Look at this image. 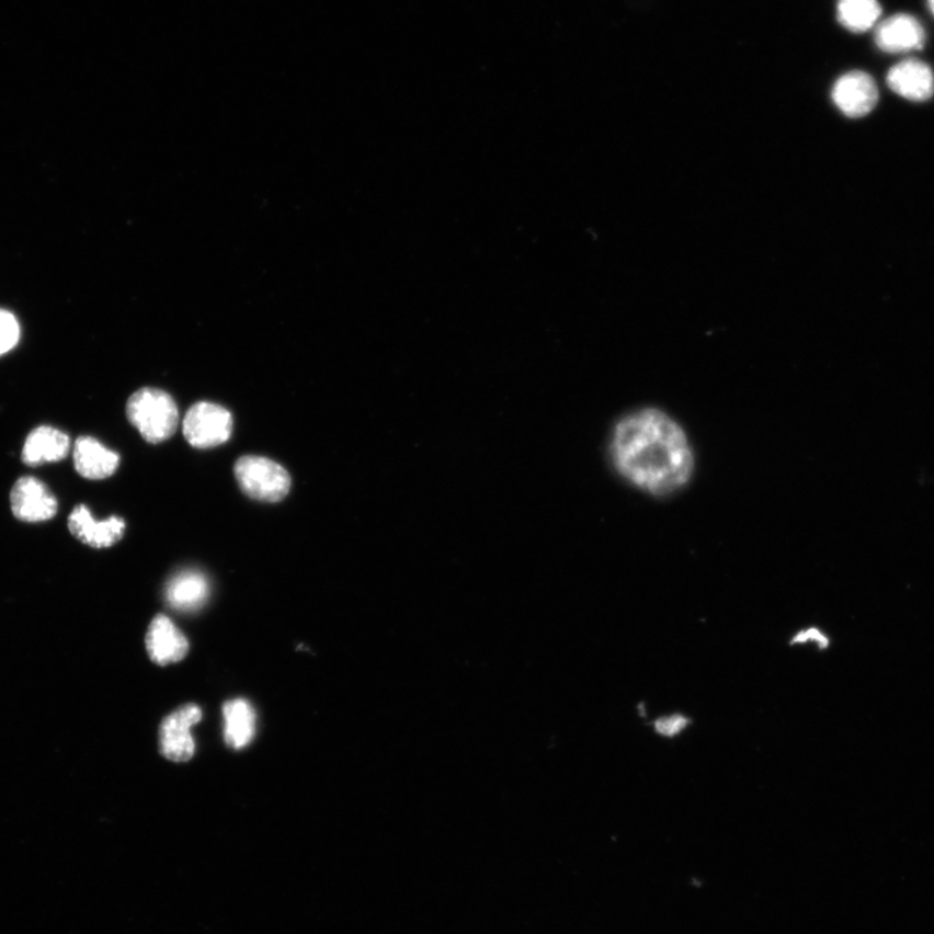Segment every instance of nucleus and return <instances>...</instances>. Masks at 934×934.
Instances as JSON below:
<instances>
[{
	"label": "nucleus",
	"mask_w": 934,
	"mask_h": 934,
	"mask_svg": "<svg viewBox=\"0 0 934 934\" xmlns=\"http://www.w3.org/2000/svg\"><path fill=\"white\" fill-rule=\"evenodd\" d=\"M611 457L623 479L657 498L681 490L695 472L688 436L657 408L636 410L615 424Z\"/></svg>",
	"instance_id": "nucleus-1"
},
{
	"label": "nucleus",
	"mask_w": 934,
	"mask_h": 934,
	"mask_svg": "<svg viewBox=\"0 0 934 934\" xmlns=\"http://www.w3.org/2000/svg\"><path fill=\"white\" fill-rule=\"evenodd\" d=\"M130 421L145 441L160 444L171 438L179 428L180 413L172 396L158 388H141L126 406Z\"/></svg>",
	"instance_id": "nucleus-2"
},
{
	"label": "nucleus",
	"mask_w": 934,
	"mask_h": 934,
	"mask_svg": "<svg viewBox=\"0 0 934 934\" xmlns=\"http://www.w3.org/2000/svg\"><path fill=\"white\" fill-rule=\"evenodd\" d=\"M234 474L240 490L258 501L278 502L287 497L292 488V478L285 467L265 457L239 458L234 466Z\"/></svg>",
	"instance_id": "nucleus-3"
},
{
	"label": "nucleus",
	"mask_w": 934,
	"mask_h": 934,
	"mask_svg": "<svg viewBox=\"0 0 934 934\" xmlns=\"http://www.w3.org/2000/svg\"><path fill=\"white\" fill-rule=\"evenodd\" d=\"M231 433V413L214 402H197L190 408L183 421V435L195 448L218 447L229 441Z\"/></svg>",
	"instance_id": "nucleus-4"
},
{
	"label": "nucleus",
	"mask_w": 934,
	"mask_h": 934,
	"mask_svg": "<svg viewBox=\"0 0 934 934\" xmlns=\"http://www.w3.org/2000/svg\"><path fill=\"white\" fill-rule=\"evenodd\" d=\"M203 713L200 706L187 704L169 714L159 728V749L164 759L182 763L193 759L195 742L191 728L200 724Z\"/></svg>",
	"instance_id": "nucleus-5"
},
{
	"label": "nucleus",
	"mask_w": 934,
	"mask_h": 934,
	"mask_svg": "<svg viewBox=\"0 0 934 934\" xmlns=\"http://www.w3.org/2000/svg\"><path fill=\"white\" fill-rule=\"evenodd\" d=\"M11 509L19 521L38 523L53 520L59 504L44 482L34 477H24L12 488Z\"/></svg>",
	"instance_id": "nucleus-6"
},
{
	"label": "nucleus",
	"mask_w": 934,
	"mask_h": 934,
	"mask_svg": "<svg viewBox=\"0 0 934 934\" xmlns=\"http://www.w3.org/2000/svg\"><path fill=\"white\" fill-rule=\"evenodd\" d=\"M832 99L844 115L863 117L876 107L879 90L872 76L855 70L839 78L832 90Z\"/></svg>",
	"instance_id": "nucleus-7"
},
{
	"label": "nucleus",
	"mask_w": 934,
	"mask_h": 934,
	"mask_svg": "<svg viewBox=\"0 0 934 934\" xmlns=\"http://www.w3.org/2000/svg\"><path fill=\"white\" fill-rule=\"evenodd\" d=\"M68 527L77 540L91 548L104 549L123 539L126 523L116 515L105 521H96L87 505H77L69 515Z\"/></svg>",
	"instance_id": "nucleus-8"
},
{
	"label": "nucleus",
	"mask_w": 934,
	"mask_h": 934,
	"mask_svg": "<svg viewBox=\"0 0 934 934\" xmlns=\"http://www.w3.org/2000/svg\"><path fill=\"white\" fill-rule=\"evenodd\" d=\"M146 648L159 667L181 662L189 653V640L167 615H156L146 635Z\"/></svg>",
	"instance_id": "nucleus-9"
},
{
	"label": "nucleus",
	"mask_w": 934,
	"mask_h": 934,
	"mask_svg": "<svg viewBox=\"0 0 934 934\" xmlns=\"http://www.w3.org/2000/svg\"><path fill=\"white\" fill-rule=\"evenodd\" d=\"M875 42L890 54L915 52L924 47L925 31L914 16L898 13L877 25Z\"/></svg>",
	"instance_id": "nucleus-10"
},
{
	"label": "nucleus",
	"mask_w": 934,
	"mask_h": 934,
	"mask_svg": "<svg viewBox=\"0 0 934 934\" xmlns=\"http://www.w3.org/2000/svg\"><path fill=\"white\" fill-rule=\"evenodd\" d=\"M887 82L890 90L911 102L929 101L934 93L932 69L918 59L897 64L889 70Z\"/></svg>",
	"instance_id": "nucleus-11"
},
{
	"label": "nucleus",
	"mask_w": 934,
	"mask_h": 934,
	"mask_svg": "<svg viewBox=\"0 0 934 934\" xmlns=\"http://www.w3.org/2000/svg\"><path fill=\"white\" fill-rule=\"evenodd\" d=\"M73 462L78 474L91 480L110 478L116 472L119 456L105 448L101 442L90 436L78 437L75 443Z\"/></svg>",
	"instance_id": "nucleus-12"
},
{
	"label": "nucleus",
	"mask_w": 934,
	"mask_h": 934,
	"mask_svg": "<svg viewBox=\"0 0 934 934\" xmlns=\"http://www.w3.org/2000/svg\"><path fill=\"white\" fill-rule=\"evenodd\" d=\"M69 451L70 438L66 433L58 429L41 426L26 437L21 458L27 466H39L61 462Z\"/></svg>",
	"instance_id": "nucleus-13"
},
{
	"label": "nucleus",
	"mask_w": 934,
	"mask_h": 934,
	"mask_svg": "<svg viewBox=\"0 0 934 934\" xmlns=\"http://www.w3.org/2000/svg\"><path fill=\"white\" fill-rule=\"evenodd\" d=\"M208 597L209 582L201 571L179 572L167 584V603L175 611L195 612L207 603Z\"/></svg>",
	"instance_id": "nucleus-14"
},
{
	"label": "nucleus",
	"mask_w": 934,
	"mask_h": 934,
	"mask_svg": "<svg viewBox=\"0 0 934 934\" xmlns=\"http://www.w3.org/2000/svg\"><path fill=\"white\" fill-rule=\"evenodd\" d=\"M224 738L232 749H243L257 733V713L244 698L230 699L223 706Z\"/></svg>",
	"instance_id": "nucleus-15"
},
{
	"label": "nucleus",
	"mask_w": 934,
	"mask_h": 934,
	"mask_svg": "<svg viewBox=\"0 0 934 934\" xmlns=\"http://www.w3.org/2000/svg\"><path fill=\"white\" fill-rule=\"evenodd\" d=\"M881 16V5L877 0H839L838 18L847 31L863 33L877 24Z\"/></svg>",
	"instance_id": "nucleus-16"
},
{
	"label": "nucleus",
	"mask_w": 934,
	"mask_h": 934,
	"mask_svg": "<svg viewBox=\"0 0 934 934\" xmlns=\"http://www.w3.org/2000/svg\"><path fill=\"white\" fill-rule=\"evenodd\" d=\"M20 335L18 318L11 311L0 309V356L15 349L20 342Z\"/></svg>",
	"instance_id": "nucleus-17"
},
{
	"label": "nucleus",
	"mask_w": 934,
	"mask_h": 934,
	"mask_svg": "<svg viewBox=\"0 0 934 934\" xmlns=\"http://www.w3.org/2000/svg\"><path fill=\"white\" fill-rule=\"evenodd\" d=\"M691 724L692 719L688 717L682 716V714H674V716L658 718L653 726L657 734L672 739L681 734Z\"/></svg>",
	"instance_id": "nucleus-18"
},
{
	"label": "nucleus",
	"mask_w": 934,
	"mask_h": 934,
	"mask_svg": "<svg viewBox=\"0 0 934 934\" xmlns=\"http://www.w3.org/2000/svg\"><path fill=\"white\" fill-rule=\"evenodd\" d=\"M809 642H816L819 649H827L831 641L819 628L810 627L797 633L790 640V646H804Z\"/></svg>",
	"instance_id": "nucleus-19"
},
{
	"label": "nucleus",
	"mask_w": 934,
	"mask_h": 934,
	"mask_svg": "<svg viewBox=\"0 0 934 934\" xmlns=\"http://www.w3.org/2000/svg\"><path fill=\"white\" fill-rule=\"evenodd\" d=\"M929 5H930V9H931V11L934 15V0H929Z\"/></svg>",
	"instance_id": "nucleus-20"
}]
</instances>
